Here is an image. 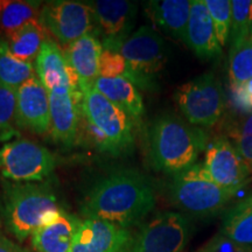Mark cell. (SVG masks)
Listing matches in <instances>:
<instances>
[{
  "label": "cell",
  "mask_w": 252,
  "mask_h": 252,
  "mask_svg": "<svg viewBox=\"0 0 252 252\" xmlns=\"http://www.w3.org/2000/svg\"><path fill=\"white\" fill-rule=\"evenodd\" d=\"M152 181L133 168L109 173L91 186L81 206L84 219L102 220L123 228L140 225L156 207Z\"/></svg>",
  "instance_id": "obj_1"
},
{
  "label": "cell",
  "mask_w": 252,
  "mask_h": 252,
  "mask_svg": "<svg viewBox=\"0 0 252 252\" xmlns=\"http://www.w3.org/2000/svg\"><path fill=\"white\" fill-rule=\"evenodd\" d=\"M208 144L209 137L203 128L174 113H162L147 127V161L154 171L174 175L195 165Z\"/></svg>",
  "instance_id": "obj_2"
},
{
  "label": "cell",
  "mask_w": 252,
  "mask_h": 252,
  "mask_svg": "<svg viewBox=\"0 0 252 252\" xmlns=\"http://www.w3.org/2000/svg\"><path fill=\"white\" fill-rule=\"evenodd\" d=\"M4 217L6 228L19 242L31 237L61 212L58 197L48 182L4 181Z\"/></svg>",
  "instance_id": "obj_3"
},
{
  "label": "cell",
  "mask_w": 252,
  "mask_h": 252,
  "mask_svg": "<svg viewBox=\"0 0 252 252\" xmlns=\"http://www.w3.org/2000/svg\"><path fill=\"white\" fill-rule=\"evenodd\" d=\"M169 202L184 215L207 219L219 215L229 206L237 190L220 187L207 174L203 163L172 175Z\"/></svg>",
  "instance_id": "obj_4"
},
{
  "label": "cell",
  "mask_w": 252,
  "mask_h": 252,
  "mask_svg": "<svg viewBox=\"0 0 252 252\" xmlns=\"http://www.w3.org/2000/svg\"><path fill=\"white\" fill-rule=\"evenodd\" d=\"M81 91L82 116L105 137L109 154L118 157L131 151L135 135L133 119L94 89V86L81 88Z\"/></svg>",
  "instance_id": "obj_5"
},
{
  "label": "cell",
  "mask_w": 252,
  "mask_h": 252,
  "mask_svg": "<svg viewBox=\"0 0 252 252\" xmlns=\"http://www.w3.org/2000/svg\"><path fill=\"white\" fill-rule=\"evenodd\" d=\"M175 102L186 121L197 127L215 126L222 119L226 108L224 89L212 71L179 87Z\"/></svg>",
  "instance_id": "obj_6"
},
{
  "label": "cell",
  "mask_w": 252,
  "mask_h": 252,
  "mask_svg": "<svg viewBox=\"0 0 252 252\" xmlns=\"http://www.w3.org/2000/svg\"><path fill=\"white\" fill-rule=\"evenodd\" d=\"M193 234L188 216L179 212L158 213L141 223L124 252H182Z\"/></svg>",
  "instance_id": "obj_7"
},
{
  "label": "cell",
  "mask_w": 252,
  "mask_h": 252,
  "mask_svg": "<svg viewBox=\"0 0 252 252\" xmlns=\"http://www.w3.org/2000/svg\"><path fill=\"white\" fill-rule=\"evenodd\" d=\"M56 158L47 147L17 138L0 145V174L11 182H43L54 172Z\"/></svg>",
  "instance_id": "obj_8"
},
{
  "label": "cell",
  "mask_w": 252,
  "mask_h": 252,
  "mask_svg": "<svg viewBox=\"0 0 252 252\" xmlns=\"http://www.w3.org/2000/svg\"><path fill=\"white\" fill-rule=\"evenodd\" d=\"M119 53L133 72L135 87L138 89H154L156 76L167 61L162 36L152 27L141 26L123 42Z\"/></svg>",
  "instance_id": "obj_9"
},
{
  "label": "cell",
  "mask_w": 252,
  "mask_h": 252,
  "mask_svg": "<svg viewBox=\"0 0 252 252\" xmlns=\"http://www.w3.org/2000/svg\"><path fill=\"white\" fill-rule=\"evenodd\" d=\"M39 21L60 46L65 47L94 32V15L88 2L54 0L41 7Z\"/></svg>",
  "instance_id": "obj_10"
},
{
  "label": "cell",
  "mask_w": 252,
  "mask_h": 252,
  "mask_svg": "<svg viewBox=\"0 0 252 252\" xmlns=\"http://www.w3.org/2000/svg\"><path fill=\"white\" fill-rule=\"evenodd\" d=\"M203 167L220 187L241 190L250 181L251 172L225 135L208 144Z\"/></svg>",
  "instance_id": "obj_11"
},
{
  "label": "cell",
  "mask_w": 252,
  "mask_h": 252,
  "mask_svg": "<svg viewBox=\"0 0 252 252\" xmlns=\"http://www.w3.org/2000/svg\"><path fill=\"white\" fill-rule=\"evenodd\" d=\"M48 93L49 133L56 143L72 146L78 140L82 117V91L80 88H60Z\"/></svg>",
  "instance_id": "obj_12"
},
{
  "label": "cell",
  "mask_w": 252,
  "mask_h": 252,
  "mask_svg": "<svg viewBox=\"0 0 252 252\" xmlns=\"http://www.w3.org/2000/svg\"><path fill=\"white\" fill-rule=\"evenodd\" d=\"M88 4L103 35V48L119 52L123 42L130 36L128 32L133 26L138 5L126 0H96Z\"/></svg>",
  "instance_id": "obj_13"
},
{
  "label": "cell",
  "mask_w": 252,
  "mask_h": 252,
  "mask_svg": "<svg viewBox=\"0 0 252 252\" xmlns=\"http://www.w3.org/2000/svg\"><path fill=\"white\" fill-rule=\"evenodd\" d=\"M17 124L37 134L50 132L49 93L37 76L25 82L17 91Z\"/></svg>",
  "instance_id": "obj_14"
},
{
  "label": "cell",
  "mask_w": 252,
  "mask_h": 252,
  "mask_svg": "<svg viewBox=\"0 0 252 252\" xmlns=\"http://www.w3.org/2000/svg\"><path fill=\"white\" fill-rule=\"evenodd\" d=\"M132 234L130 229L106 220L84 219L71 252H124Z\"/></svg>",
  "instance_id": "obj_15"
},
{
  "label": "cell",
  "mask_w": 252,
  "mask_h": 252,
  "mask_svg": "<svg viewBox=\"0 0 252 252\" xmlns=\"http://www.w3.org/2000/svg\"><path fill=\"white\" fill-rule=\"evenodd\" d=\"M36 76L48 91L60 88H80L78 78L65 58L64 50L48 37L35 60Z\"/></svg>",
  "instance_id": "obj_16"
},
{
  "label": "cell",
  "mask_w": 252,
  "mask_h": 252,
  "mask_svg": "<svg viewBox=\"0 0 252 252\" xmlns=\"http://www.w3.org/2000/svg\"><path fill=\"white\" fill-rule=\"evenodd\" d=\"M185 43L201 60H214L222 54L215 27L204 0H191Z\"/></svg>",
  "instance_id": "obj_17"
},
{
  "label": "cell",
  "mask_w": 252,
  "mask_h": 252,
  "mask_svg": "<svg viewBox=\"0 0 252 252\" xmlns=\"http://www.w3.org/2000/svg\"><path fill=\"white\" fill-rule=\"evenodd\" d=\"M81 224L80 217L61 209L54 220L32 234V247L36 252H71Z\"/></svg>",
  "instance_id": "obj_18"
},
{
  "label": "cell",
  "mask_w": 252,
  "mask_h": 252,
  "mask_svg": "<svg viewBox=\"0 0 252 252\" xmlns=\"http://www.w3.org/2000/svg\"><path fill=\"white\" fill-rule=\"evenodd\" d=\"M65 58L78 78L81 88L93 87L99 77V59L103 52L102 41L91 32L65 47Z\"/></svg>",
  "instance_id": "obj_19"
},
{
  "label": "cell",
  "mask_w": 252,
  "mask_h": 252,
  "mask_svg": "<svg viewBox=\"0 0 252 252\" xmlns=\"http://www.w3.org/2000/svg\"><path fill=\"white\" fill-rule=\"evenodd\" d=\"M190 7V0H152L146 2L145 11L165 33L185 42Z\"/></svg>",
  "instance_id": "obj_20"
},
{
  "label": "cell",
  "mask_w": 252,
  "mask_h": 252,
  "mask_svg": "<svg viewBox=\"0 0 252 252\" xmlns=\"http://www.w3.org/2000/svg\"><path fill=\"white\" fill-rule=\"evenodd\" d=\"M94 89L121 108L135 124L144 115V102L139 89L126 78L98 77L94 84Z\"/></svg>",
  "instance_id": "obj_21"
},
{
  "label": "cell",
  "mask_w": 252,
  "mask_h": 252,
  "mask_svg": "<svg viewBox=\"0 0 252 252\" xmlns=\"http://www.w3.org/2000/svg\"><path fill=\"white\" fill-rule=\"evenodd\" d=\"M47 39V32L39 20L30 21L5 37L12 54L26 62L36 60Z\"/></svg>",
  "instance_id": "obj_22"
},
{
  "label": "cell",
  "mask_w": 252,
  "mask_h": 252,
  "mask_svg": "<svg viewBox=\"0 0 252 252\" xmlns=\"http://www.w3.org/2000/svg\"><path fill=\"white\" fill-rule=\"evenodd\" d=\"M220 231L236 243L252 247V194L226 210Z\"/></svg>",
  "instance_id": "obj_23"
},
{
  "label": "cell",
  "mask_w": 252,
  "mask_h": 252,
  "mask_svg": "<svg viewBox=\"0 0 252 252\" xmlns=\"http://www.w3.org/2000/svg\"><path fill=\"white\" fill-rule=\"evenodd\" d=\"M41 1L0 0V31L5 37L33 20H39Z\"/></svg>",
  "instance_id": "obj_24"
},
{
  "label": "cell",
  "mask_w": 252,
  "mask_h": 252,
  "mask_svg": "<svg viewBox=\"0 0 252 252\" xmlns=\"http://www.w3.org/2000/svg\"><path fill=\"white\" fill-rule=\"evenodd\" d=\"M36 76L33 62L15 58L9 50L5 39H0V84L18 91L25 82Z\"/></svg>",
  "instance_id": "obj_25"
},
{
  "label": "cell",
  "mask_w": 252,
  "mask_h": 252,
  "mask_svg": "<svg viewBox=\"0 0 252 252\" xmlns=\"http://www.w3.org/2000/svg\"><path fill=\"white\" fill-rule=\"evenodd\" d=\"M229 125L232 145L252 174V111L235 113Z\"/></svg>",
  "instance_id": "obj_26"
},
{
  "label": "cell",
  "mask_w": 252,
  "mask_h": 252,
  "mask_svg": "<svg viewBox=\"0 0 252 252\" xmlns=\"http://www.w3.org/2000/svg\"><path fill=\"white\" fill-rule=\"evenodd\" d=\"M252 78V40H245L230 47L229 81L230 86H243Z\"/></svg>",
  "instance_id": "obj_27"
},
{
  "label": "cell",
  "mask_w": 252,
  "mask_h": 252,
  "mask_svg": "<svg viewBox=\"0 0 252 252\" xmlns=\"http://www.w3.org/2000/svg\"><path fill=\"white\" fill-rule=\"evenodd\" d=\"M17 91L0 84V144L19 138Z\"/></svg>",
  "instance_id": "obj_28"
},
{
  "label": "cell",
  "mask_w": 252,
  "mask_h": 252,
  "mask_svg": "<svg viewBox=\"0 0 252 252\" xmlns=\"http://www.w3.org/2000/svg\"><path fill=\"white\" fill-rule=\"evenodd\" d=\"M210 18L215 27L216 36L220 47L229 42L231 31V1L230 0H204Z\"/></svg>",
  "instance_id": "obj_29"
},
{
  "label": "cell",
  "mask_w": 252,
  "mask_h": 252,
  "mask_svg": "<svg viewBox=\"0 0 252 252\" xmlns=\"http://www.w3.org/2000/svg\"><path fill=\"white\" fill-rule=\"evenodd\" d=\"M252 0H232L230 47H235L249 39V17Z\"/></svg>",
  "instance_id": "obj_30"
},
{
  "label": "cell",
  "mask_w": 252,
  "mask_h": 252,
  "mask_svg": "<svg viewBox=\"0 0 252 252\" xmlns=\"http://www.w3.org/2000/svg\"><path fill=\"white\" fill-rule=\"evenodd\" d=\"M99 76L105 78L123 77L135 86L133 72L131 71L126 60L118 50L103 48L99 59Z\"/></svg>",
  "instance_id": "obj_31"
},
{
  "label": "cell",
  "mask_w": 252,
  "mask_h": 252,
  "mask_svg": "<svg viewBox=\"0 0 252 252\" xmlns=\"http://www.w3.org/2000/svg\"><path fill=\"white\" fill-rule=\"evenodd\" d=\"M249 248L236 243L220 231L196 252H248Z\"/></svg>",
  "instance_id": "obj_32"
},
{
  "label": "cell",
  "mask_w": 252,
  "mask_h": 252,
  "mask_svg": "<svg viewBox=\"0 0 252 252\" xmlns=\"http://www.w3.org/2000/svg\"><path fill=\"white\" fill-rule=\"evenodd\" d=\"M0 252H30L0 234Z\"/></svg>",
  "instance_id": "obj_33"
},
{
  "label": "cell",
  "mask_w": 252,
  "mask_h": 252,
  "mask_svg": "<svg viewBox=\"0 0 252 252\" xmlns=\"http://www.w3.org/2000/svg\"><path fill=\"white\" fill-rule=\"evenodd\" d=\"M244 93H245V100H247L248 108L252 111V78L248 83L244 84Z\"/></svg>",
  "instance_id": "obj_34"
},
{
  "label": "cell",
  "mask_w": 252,
  "mask_h": 252,
  "mask_svg": "<svg viewBox=\"0 0 252 252\" xmlns=\"http://www.w3.org/2000/svg\"><path fill=\"white\" fill-rule=\"evenodd\" d=\"M249 40H252V2L250 8V17H249Z\"/></svg>",
  "instance_id": "obj_35"
},
{
  "label": "cell",
  "mask_w": 252,
  "mask_h": 252,
  "mask_svg": "<svg viewBox=\"0 0 252 252\" xmlns=\"http://www.w3.org/2000/svg\"><path fill=\"white\" fill-rule=\"evenodd\" d=\"M248 252H252V247L249 248V251H248Z\"/></svg>",
  "instance_id": "obj_36"
},
{
  "label": "cell",
  "mask_w": 252,
  "mask_h": 252,
  "mask_svg": "<svg viewBox=\"0 0 252 252\" xmlns=\"http://www.w3.org/2000/svg\"><path fill=\"white\" fill-rule=\"evenodd\" d=\"M0 228H1V219H0Z\"/></svg>",
  "instance_id": "obj_37"
}]
</instances>
